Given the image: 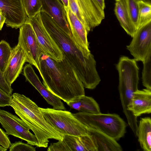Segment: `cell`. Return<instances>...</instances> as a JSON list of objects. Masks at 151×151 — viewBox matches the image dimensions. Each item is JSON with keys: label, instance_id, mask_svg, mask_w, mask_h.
Listing matches in <instances>:
<instances>
[{"label": "cell", "instance_id": "6da1fadb", "mask_svg": "<svg viewBox=\"0 0 151 151\" xmlns=\"http://www.w3.org/2000/svg\"><path fill=\"white\" fill-rule=\"evenodd\" d=\"M43 24L47 32L74 69L86 88L93 89L101 79L96 69V62L90 52L83 49L64 32L51 17L40 12Z\"/></svg>", "mask_w": 151, "mask_h": 151}, {"label": "cell", "instance_id": "7a4b0ae2", "mask_svg": "<svg viewBox=\"0 0 151 151\" xmlns=\"http://www.w3.org/2000/svg\"><path fill=\"white\" fill-rule=\"evenodd\" d=\"M39 72L44 86L66 103L85 95L84 87L76 71L64 57L58 61L42 53Z\"/></svg>", "mask_w": 151, "mask_h": 151}, {"label": "cell", "instance_id": "3957f363", "mask_svg": "<svg viewBox=\"0 0 151 151\" xmlns=\"http://www.w3.org/2000/svg\"><path fill=\"white\" fill-rule=\"evenodd\" d=\"M12 96L10 106L33 132L37 147H47L49 139L62 140L63 135L46 121L35 102L23 94L16 93Z\"/></svg>", "mask_w": 151, "mask_h": 151}, {"label": "cell", "instance_id": "277c9868", "mask_svg": "<svg viewBox=\"0 0 151 151\" xmlns=\"http://www.w3.org/2000/svg\"><path fill=\"white\" fill-rule=\"evenodd\" d=\"M136 61L125 56L120 58L116 68L119 75L118 90L123 112L128 124L136 122L137 117L128 111L134 93L138 90L139 68Z\"/></svg>", "mask_w": 151, "mask_h": 151}, {"label": "cell", "instance_id": "5b68a950", "mask_svg": "<svg viewBox=\"0 0 151 151\" xmlns=\"http://www.w3.org/2000/svg\"><path fill=\"white\" fill-rule=\"evenodd\" d=\"M73 114L88 128L101 132L116 141L123 137L126 133V124L117 114L80 112Z\"/></svg>", "mask_w": 151, "mask_h": 151}, {"label": "cell", "instance_id": "8992f818", "mask_svg": "<svg viewBox=\"0 0 151 151\" xmlns=\"http://www.w3.org/2000/svg\"><path fill=\"white\" fill-rule=\"evenodd\" d=\"M39 109L46 121L63 135L87 134V127L70 112L53 108Z\"/></svg>", "mask_w": 151, "mask_h": 151}, {"label": "cell", "instance_id": "52a82bcc", "mask_svg": "<svg viewBox=\"0 0 151 151\" xmlns=\"http://www.w3.org/2000/svg\"><path fill=\"white\" fill-rule=\"evenodd\" d=\"M68 7L86 28L88 33L105 18L104 10L96 0H68Z\"/></svg>", "mask_w": 151, "mask_h": 151}, {"label": "cell", "instance_id": "ba28073f", "mask_svg": "<svg viewBox=\"0 0 151 151\" xmlns=\"http://www.w3.org/2000/svg\"><path fill=\"white\" fill-rule=\"evenodd\" d=\"M17 44L24 50L26 62L35 66L39 72L40 58L43 52L33 27L27 21L19 27Z\"/></svg>", "mask_w": 151, "mask_h": 151}, {"label": "cell", "instance_id": "9c48e42d", "mask_svg": "<svg viewBox=\"0 0 151 151\" xmlns=\"http://www.w3.org/2000/svg\"><path fill=\"white\" fill-rule=\"evenodd\" d=\"M0 123L7 134L27 142L32 145H38L35 135L29 131V128L20 118L9 111L0 109Z\"/></svg>", "mask_w": 151, "mask_h": 151}, {"label": "cell", "instance_id": "30bf717a", "mask_svg": "<svg viewBox=\"0 0 151 151\" xmlns=\"http://www.w3.org/2000/svg\"><path fill=\"white\" fill-rule=\"evenodd\" d=\"M26 21L32 25L43 53L56 61L62 60L63 54L45 27L40 12L33 17L28 18Z\"/></svg>", "mask_w": 151, "mask_h": 151}, {"label": "cell", "instance_id": "8fae6325", "mask_svg": "<svg viewBox=\"0 0 151 151\" xmlns=\"http://www.w3.org/2000/svg\"><path fill=\"white\" fill-rule=\"evenodd\" d=\"M127 49L136 61L142 62L151 49V22L138 28Z\"/></svg>", "mask_w": 151, "mask_h": 151}, {"label": "cell", "instance_id": "7c38bea8", "mask_svg": "<svg viewBox=\"0 0 151 151\" xmlns=\"http://www.w3.org/2000/svg\"><path fill=\"white\" fill-rule=\"evenodd\" d=\"M0 10L6 18V26L12 28H19L28 18L22 0H0Z\"/></svg>", "mask_w": 151, "mask_h": 151}, {"label": "cell", "instance_id": "4fadbf2b", "mask_svg": "<svg viewBox=\"0 0 151 151\" xmlns=\"http://www.w3.org/2000/svg\"><path fill=\"white\" fill-rule=\"evenodd\" d=\"M23 75L26 81L29 82L38 91L47 102L52 106L53 109H66L61 99L49 91L42 84L30 63L26 64L24 66Z\"/></svg>", "mask_w": 151, "mask_h": 151}, {"label": "cell", "instance_id": "5bb4252c", "mask_svg": "<svg viewBox=\"0 0 151 151\" xmlns=\"http://www.w3.org/2000/svg\"><path fill=\"white\" fill-rule=\"evenodd\" d=\"M40 11L45 12L56 22L66 34L73 37L66 16L65 7L60 0H41Z\"/></svg>", "mask_w": 151, "mask_h": 151}, {"label": "cell", "instance_id": "9a60e30c", "mask_svg": "<svg viewBox=\"0 0 151 151\" xmlns=\"http://www.w3.org/2000/svg\"><path fill=\"white\" fill-rule=\"evenodd\" d=\"M26 62V56L22 47L17 44L12 49L11 55L3 73L4 77L10 86L17 79L22 71Z\"/></svg>", "mask_w": 151, "mask_h": 151}, {"label": "cell", "instance_id": "2e32d148", "mask_svg": "<svg viewBox=\"0 0 151 151\" xmlns=\"http://www.w3.org/2000/svg\"><path fill=\"white\" fill-rule=\"evenodd\" d=\"M127 109L137 118L151 113V90L146 88L134 92Z\"/></svg>", "mask_w": 151, "mask_h": 151}, {"label": "cell", "instance_id": "e0dca14e", "mask_svg": "<svg viewBox=\"0 0 151 151\" xmlns=\"http://www.w3.org/2000/svg\"><path fill=\"white\" fill-rule=\"evenodd\" d=\"M65 8L67 19L74 40L82 48L90 52L87 38L88 32L86 28L68 6Z\"/></svg>", "mask_w": 151, "mask_h": 151}, {"label": "cell", "instance_id": "ac0fdd59", "mask_svg": "<svg viewBox=\"0 0 151 151\" xmlns=\"http://www.w3.org/2000/svg\"><path fill=\"white\" fill-rule=\"evenodd\" d=\"M87 134L91 138L96 151H122V149L116 141L96 129L87 127Z\"/></svg>", "mask_w": 151, "mask_h": 151}, {"label": "cell", "instance_id": "d6986e66", "mask_svg": "<svg viewBox=\"0 0 151 151\" xmlns=\"http://www.w3.org/2000/svg\"><path fill=\"white\" fill-rule=\"evenodd\" d=\"M114 12L120 25L132 37L136 30L131 19L126 0H115Z\"/></svg>", "mask_w": 151, "mask_h": 151}, {"label": "cell", "instance_id": "ffe728a7", "mask_svg": "<svg viewBox=\"0 0 151 151\" xmlns=\"http://www.w3.org/2000/svg\"><path fill=\"white\" fill-rule=\"evenodd\" d=\"M62 140L70 151H96L91 138L88 134L80 136L64 135Z\"/></svg>", "mask_w": 151, "mask_h": 151}, {"label": "cell", "instance_id": "44dd1931", "mask_svg": "<svg viewBox=\"0 0 151 151\" xmlns=\"http://www.w3.org/2000/svg\"><path fill=\"white\" fill-rule=\"evenodd\" d=\"M67 104L70 108L80 112L93 114L101 113L96 101L92 97L85 95L78 97Z\"/></svg>", "mask_w": 151, "mask_h": 151}, {"label": "cell", "instance_id": "7402d4cb", "mask_svg": "<svg viewBox=\"0 0 151 151\" xmlns=\"http://www.w3.org/2000/svg\"><path fill=\"white\" fill-rule=\"evenodd\" d=\"M138 141L144 151H151V119L150 117L141 118L138 125Z\"/></svg>", "mask_w": 151, "mask_h": 151}, {"label": "cell", "instance_id": "603a6c76", "mask_svg": "<svg viewBox=\"0 0 151 151\" xmlns=\"http://www.w3.org/2000/svg\"><path fill=\"white\" fill-rule=\"evenodd\" d=\"M138 4L139 6L138 28L151 22V4L140 0L139 1Z\"/></svg>", "mask_w": 151, "mask_h": 151}, {"label": "cell", "instance_id": "cb8c5ba5", "mask_svg": "<svg viewBox=\"0 0 151 151\" xmlns=\"http://www.w3.org/2000/svg\"><path fill=\"white\" fill-rule=\"evenodd\" d=\"M142 62L143 65L142 78V84L146 88L151 90V49Z\"/></svg>", "mask_w": 151, "mask_h": 151}, {"label": "cell", "instance_id": "d4e9b609", "mask_svg": "<svg viewBox=\"0 0 151 151\" xmlns=\"http://www.w3.org/2000/svg\"><path fill=\"white\" fill-rule=\"evenodd\" d=\"M12 49L4 40L0 42V69L3 73L10 58Z\"/></svg>", "mask_w": 151, "mask_h": 151}, {"label": "cell", "instance_id": "484cf974", "mask_svg": "<svg viewBox=\"0 0 151 151\" xmlns=\"http://www.w3.org/2000/svg\"><path fill=\"white\" fill-rule=\"evenodd\" d=\"M28 18H31L40 12L42 7L41 0H22Z\"/></svg>", "mask_w": 151, "mask_h": 151}, {"label": "cell", "instance_id": "4316f807", "mask_svg": "<svg viewBox=\"0 0 151 151\" xmlns=\"http://www.w3.org/2000/svg\"><path fill=\"white\" fill-rule=\"evenodd\" d=\"M140 0H126L128 11L131 20L137 29L138 27L139 6Z\"/></svg>", "mask_w": 151, "mask_h": 151}, {"label": "cell", "instance_id": "83f0119b", "mask_svg": "<svg viewBox=\"0 0 151 151\" xmlns=\"http://www.w3.org/2000/svg\"><path fill=\"white\" fill-rule=\"evenodd\" d=\"M10 151H35V148L32 145L21 141L12 143L9 147Z\"/></svg>", "mask_w": 151, "mask_h": 151}, {"label": "cell", "instance_id": "f1b7e54d", "mask_svg": "<svg viewBox=\"0 0 151 151\" xmlns=\"http://www.w3.org/2000/svg\"><path fill=\"white\" fill-rule=\"evenodd\" d=\"M48 151H70L69 147L63 141L58 140V142L51 144L48 147Z\"/></svg>", "mask_w": 151, "mask_h": 151}, {"label": "cell", "instance_id": "f546056e", "mask_svg": "<svg viewBox=\"0 0 151 151\" xmlns=\"http://www.w3.org/2000/svg\"><path fill=\"white\" fill-rule=\"evenodd\" d=\"M12 99V95L8 94L0 87V107L10 106Z\"/></svg>", "mask_w": 151, "mask_h": 151}, {"label": "cell", "instance_id": "4dcf8cb0", "mask_svg": "<svg viewBox=\"0 0 151 151\" xmlns=\"http://www.w3.org/2000/svg\"><path fill=\"white\" fill-rule=\"evenodd\" d=\"M11 144L8 135L6 132L0 128V145L8 149L9 148Z\"/></svg>", "mask_w": 151, "mask_h": 151}, {"label": "cell", "instance_id": "1f68e13d", "mask_svg": "<svg viewBox=\"0 0 151 151\" xmlns=\"http://www.w3.org/2000/svg\"><path fill=\"white\" fill-rule=\"evenodd\" d=\"M0 87L7 93L12 95L13 89L5 80L3 73L0 69Z\"/></svg>", "mask_w": 151, "mask_h": 151}, {"label": "cell", "instance_id": "d6a6232c", "mask_svg": "<svg viewBox=\"0 0 151 151\" xmlns=\"http://www.w3.org/2000/svg\"><path fill=\"white\" fill-rule=\"evenodd\" d=\"M5 20L6 18L4 15L1 11L0 10V30H1Z\"/></svg>", "mask_w": 151, "mask_h": 151}, {"label": "cell", "instance_id": "836d02e7", "mask_svg": "<svg viewBox=\"0 0 151 151\" xmlns=\"http://www.w3.org/2000/svg\"><path fill=\"white\" fill-rule=\"evenodd\" d=\"M102 9L104 10L105 8V0H96Z\"/></svg>", "mask_w": 151, "mask_h": 151}, {"label": "cell", "instance_id": "e575fe53", "mask_svg": "<svg viewBox=\"0 0 151 151\" xmlns=\"http://www.w3.org/2000/svg\"><path fill=\"white\" fill-rule=\"evenodd\" d=\"M65 7L68 6V0H60Z\"/></svg>", "mask_w": 151, "mask_h": 151}, {"label": "cell", "instance_id": "d590c367", "mask_svg": "<svg viewBox=\"0 0 151 151\" xmlns=\"http://www.w3.org/2000/svg\"><path fill=\"white\" fill-rule=\"evenodd\" d=\"M7 149H6L2 146H0V151H6Z\"/></svg>", "mask_w": 151, "mask_h": 151}, {"label": "cell", "instance_id": "8d00e7d4", "mask_svg": "<svg viewBox=\"0 0 151 151\" xmlns=\"http://www.w3.org/2000/svg\"><path fill=\"white\" fill-rule=\"evenodd\" d=\"M145 2L151 4V0H140Z\"/></svg>", "mask_w": 151, "mask_h": 151}]
</instances>
